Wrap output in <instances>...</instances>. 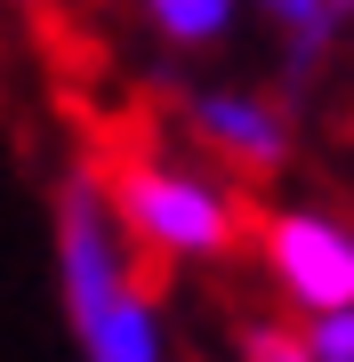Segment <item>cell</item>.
<instances>
[{"label":"cell","instance_id":"obj_2","mask_svg":"<svg viewBox=\"0 0 354 362\" xmlns=\"http://www.w3.org/2000/svg\"><path fill=\"white\" fill-rule=\"evenodd\" d=\"M57 290H65L73 330L89 322V314H105L121 290H137L129 226L113 218L105 169H73V177H65V194H57Z\"/></svg>","mask_w":354,"mask_h":362},{"label":"cell","instance_id":"obj_9","mask_svg":"<svg viewBox=\"0 0 354 362\" xmlns=\"http://www.w3.org/2000/svg\"><path fill=\"white\" fill-rule=\"evenodd\" d=\"M242 362H306V338L282 322H249L242 330Z\"/></svg>","mask_w":354,"mask_h":362},{"label":"cell","instance_id":"obj_3","mask_svg":"<svg viewBox=\"0 0 354 362\" xmlns=\"http://www.w3.org/2000/svg\"><path fill=\"white\" fill-rule=\"evenodd\" d=\"M266 266L290 290V306L306 314L354 306V226L322 218V209H274L266 218Z\"/></svg>","mask_w":354,"mask_h":362},{"label":"cell","instance_id":"obj_6","mask_svg":"<svg viewBox=\"0 0 354 362\" xmlns=\"http://www.w3.org/2000/svg\"><path fill=\"white\" fill-rule=\"evenodd\" d=\"M258 8L290 33V81H306V73H314V57L354 25V0H258Z\"/></svg>","mask_w":354,"mask_h":362},{"label":"cell","instance_id":"obj_4","mask_svg":"<svg viewBox=\"0 0 354 362\" xmlns=\"http://www.w3.org/2000/svg\"><path fill=\"white\" fill-rule=\"evenodd\" d=\"M194 137L210 145V153H225L242 169V177H274V169L290 161V113L249 89H210L194 97Z\"/></svg>","mask_w":354,"mask_h":362},{"label":"cell","instance_id":"obj_5","mask_svg":"<svg viewBox=\"0 0 354 362\" xmlns=\"http://www.w3.org/2000/svg\"><path fill=\"white\" fill-rule=\"evenodd\" d=\"M81 354L89 362H170V338H161V314L145 290H121L105 314H89V322L73 330Z\"/></svg>","mask_w":354,"mask_h":362},{"label":"cell","instance_id":"obj_1","mask_svg":"<svg viewBox=\"0 0 354 362\" xmlns=\"http://www.w3.org/2000/svg\"><path fill=\"white\" fill-rule=\"evenodd\" d=\"M105 194H113V218L161 258H225L234 250V202L218 185L185 177V169L129 161V169H113Z\"/></svg>","mask_w":354,"mask_h":362},{"label":"cell","instance_id":"obj_8","mask_svg":"<svg viewBox=\"0 0 354 362\" xmlns=\"http://www.w3.org/2000/svg\"><path fill=\"white\" fill-rule=\"evenodd\" d=\"M306 338V362H354V306H322L298 322Z\"/></svg>","mask_w":354,"mask_h":362},{"label":"cell","instance_id":"obj_7","mask_svg":"<svg viewBox=\"0 0 354 362\" xmlns=\"http://www.w3.org/2000/svg\"><path fill=\"white\" fill-rule=\"evenodd\" d=\"M145 25H153L170 49H210V40L234 25V0H137Z\"/></svg>","mask_w":354,"mask_h":362}]
</instances>
